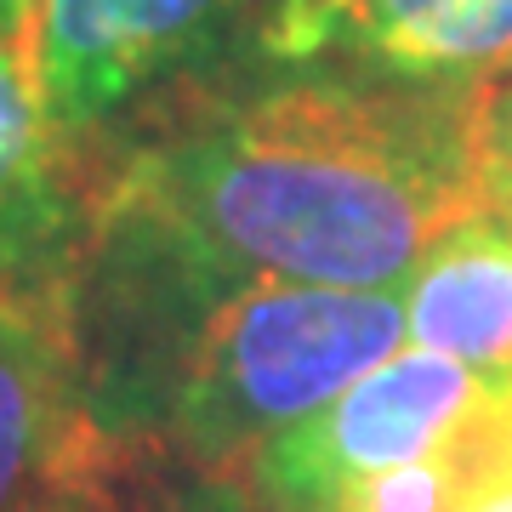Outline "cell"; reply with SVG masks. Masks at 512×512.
Instances as JSON below:
<instances>
[{
  "label": "cell",
  "instance_id": "6da1fadb",
  "mask_svg": "<svg viewBox=\"0 0 512 512\" xmlns=\"http://www.w3.org/2000/svg\"><path fill=\"white\" fill-rule=\"evenodd\" d=\"M484 86L234 57L97 154V188L239 274L404 291L478 188Z\"/></svg>",
  "mask_w": 512,
  "mask_h": 512
},
{
  "label": "cell",
  "instance_id": "7a4b0ae2",
  "mask_svg": "<svg viewBox=\"0 0 512 512\" xmlns=\"http://www.w3.org/2000/svg\"><path fill=\"white\" fill-rule=\"evenodd\" d=\"M80 410L114 456L228 473L404 342V291L239 274L97 188L69 291Z\"/></svg>",
  "mask_w": 512,
  "mask_h": 512
},
{
  "label": "cell",
  "instance_id": "3957f363",
  "mask_svg": "<svg viewBox=\"0 0 512 512\" xmlns=\"http://www.w3.org/2000/svg\"><path fill=\"white\" fill-rule=\"evenodd\" d=\"M262 0H46L35 92L80 154H103L137 120L228 69Z\"/></svg>",
  "mask_w": 512,
  "mask_h": 512
},
{
  "label": "cell",
  "instance_id": "277c9868",
  "mask_svg": "<svg viewBox=\"0 0 512 512\" xmlns=\"http://www.w3.org/2000/svg\"><path fill=\"white\" fill-rule=\"evenodd\" d=\"M490 382L427 348H393L313 416L256 450L239 478L279 512H342L365 478L439 444Z\"/></svg>",
  "mask_w": 512,
  "mask_h": 512
},
{
  "label": "cell",
  "instance_id": "5b68a950",
  "mask_svg": "<svg viewBox=\"0 0 512 512\" xmlns=\"http://www.w3.org/2000/svg\"><path fill=\"white\" fill-rule=\"evenodd\" d=\"M239 57L495 86L512 74V0H262Z\"/></svg>",
  "mask_w": 512,
  "mask_h": 512
},
{
  "label": "cell",
  "instance_id": "8992f818",
  "mask_svg": "<svg viewBox=\"0 0 512 512\" xmlns=\"http://www.w3.org/2000/svg\"><path fill=\"white\" fill-rule=\"evenodd\" d=\"M92 211V154L52 126L35 74L0 52V296L69 308Z\"/></svg>",
  "mask_w": 512,
  "mask_h": 512
},
{
  "label": "cell",
  "instance_id": "52a82bcc",
  "mask_svg": "<svg viewBox=\"0 0 512 512\" xmlns=\"http://www.w3.org/2000/svg\"><path fill=\"white\" fill-rule=\"evenodd\" d=\"M92 456L69 308L0 296V512H63Z\"/></svg>",
  "mask_w": 512,
  "mask_h": 512
},
{
  "label": "cell",
  "instance_id": "ba28073f",
  "mask_svg": "<svg viewBox=\"0 0 512 512\" xmlns=\"http://www.w3.org/2000/svg\"><path fill=\"white\" fill-rule=\"evenodd\" d=\"M404 336L478 382H512V217L478 205L404 279Z\"/></svg>",
  "mask_w": 512,
  "mask_h": 512
},
{
  "label": "cell",
  "instance_id": "9c48e42d",
  "mask_svg": "<svg viewBox=\"0 0 512 512\" xmlns=\"http://www.w3.org/2000/svg\"><path fill=\"white\" fill-rule=\"evenodd\" d=\"M63 512H279L228 473H200L165 456H114L97 444L86 478L69 490Z\"/></svg>",
  "mask_w": 512,
  "mask_h": 512
},
{
  "label": "cell",
  "instance_id": "30bf717a",
  "mask_svg": "<svg viewBox=\"0 0 512 512\" xmlns=\"http://www.w3.org/2000/svg\"><path fill=\"white\" fill-rule=\"evenodd\" d=\"M478 188L490 211L512 217V74L484 86L478 103Z\"/></svg>",
  "mask_w": 512,
  "mask_h": 512
},
{
  "label": "cell",
  "instance_id": "8fae6325",
  "mask_svg": "<svg viewBox=\"0 0 512 512\" xmlns=\"http://www.w3.org/2000/svg\"><path fill=\"white\" fill-rule=\"evenodd\" d=\"M46 0H0V52L18 57L23 69L35 74V35Z\"/></svg>",
  "mask_w": 512,
  "mask_h": 512
},
{
  "label": "cell",
  "instance_id": "7c38bea8",
  "mask_svg": "<svg viewBox=\"0 0 512 512\" xmlns=\"http://www.w3.org/2000/svg\"><path fill=\"white\" fill-rule=\"evenodd\" d=\"M473 512H512V473L507 478H501V484H495V490L490 495H484V501H478V507Z\"/></svg>",
  "mask_w": 512,
  "mask_h": 512
}]
</instances>
